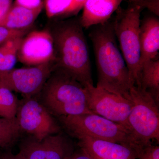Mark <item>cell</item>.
<instances>
[{
    "instance_id": "cell-1",
    "label": "cell",
    "mask_w": 159,
    "mask_h": 159,
    "mask_svg": "<svg viewBox=\"0 0 159 159\" xmlns=\"http://www.w3.org/2000/svg\"><path fill=\"white\" fill-rule=\"evenodd\" d=\"M89 36L93 47L98 72L96 87L130 100L129 90L134 84L117 44L113 22L108 20L94 26Z\"/></svg>"
},
{
    "instance_id": "cell-2",
    "label": "cell",
    "mask_w": 159,
    "mask_h": 159,
    "mask_svg": "<svg viewBox=\"0 0 159 159\" xmlns=\"http://www.w3.org/2000/svg\"><path fill=\"white\" fill-rule=\"evenodd\" d=\"M50 31L54 42V69L62 71L84 87L93 85L88 45L80 21L59 22Z\"/></svg>"
},
{
    "instance_id": "cell-3",
    "label": "cell",
    "mask_w": 159,
    "mask_h": 159,
    "mask_svg": "<svg viewBox=\"0 0 159 159\" xmlns=\"http://www.w3.org/2000/svg\"><path fill=\"white\" fill-rule=\"evenodd\" d=\"M37 96L57 117L93 114L89 108L85 87L62 71L54 69Z\"/></svg>"
},
{
    "instance_id": "cell-4",
    "label": "cell",
    "mask_w": 159,
    "mask_h": 159,
    "mask_svg": "<svg viewBox=\"0 0 159 159\" xmlns=\"http://www.w3.org/2000/svg\"><path fill=\"white\" fill-rule=\"evenodd\" d=\"M57 118L61 127L76 139L88 137L142 149L127 129L97 114L62 116Z\"/></svg>"
},
{
    "instance_id": "cell-5",
    "label": "cell",
    "mask_w": 159,
    "mask_h": 159,
    "mask_svg": "<svg viewBox=\"0 0 159 159\" xmlns=\"http://www.w3.org/2000/svg\"><path fill=\"white\" fill-rule=\"evenodd\" d=\"M132 107L129 129L138 145L143 148L159 141V104L147 91L134 85L129 90Z\"/></svg>"
},
{
    "instance_id": "cell-6",
    "label": "cell",
    "mask_w": 159,
    "mask_h": 159,
    "mask_svg": "<svg viewBox=\"0 0 159 159\" xmlns=\"http://www.w3.org/2000/svg\"><path fill=\"white\" fill-rule=\"evenodd\" d=\"M142 9L130 4L125 10L119 12L113 21L114 32L132 82L139 87L141 73L140 16Z\"/></svg>"
},
{
    "instance_id": "cell-7",
    "label": "cell",
    "mask_w": 159,
    "mask_h": 159,
    "mask_svg": "<svg viewBox=\"0 0 159 159\" xmlns=\"http://www.w3.org/2000/svg\"><path fill=\"white\" fill-rule=\"evenodd\" d=\"M16 117L22 131L39 141L61 132V126L52 114L34 97L19 101Z\"/></svg>"
},
{
    "instance_id": "cell-8",
    "label": "cell",
    "mask_w": 159,
    "mask_h": 159,
    "mask_svg": "<svg viewBox=\"0 0 159 159\" xmlns=\"http://www.w3.org/2000/svg\"><path fill=\"white\" fill-rule=\"evenodd\" d=\"M90 110L129 129L128 118L132 107L131 100L94 85L85 87Z\"/></svg>"
},
{
    "instance_id": "cell-9",
    "label": "cell",
    "mask_w": 159,
    "mask_h": 159,
    "mask_svg": "<svg viewBox=\"0 0 159 159\" xmlns=\"http://www.w3.org/2000/svg\"><path fill=\"white\" fill-rule=\"evenodd\" d=\"M54 62L32 67L14 69L0 76V86L24 95L37 96L54 70Z\"/></svg>"
},
{
    "instance_id": "cell-10",
    "label": "cell",
    "mask_w": 159,
    "mask_h": 159,
    "mask_svg": "<svg viewBox=\"0 0 159 159\" xmlns=\"http://www.w3.org/2000/svg\"><path fill=\"white\" fill-rule=\"evenodd\" d=\"M74 151L72 140L61 132L40 141L29 136L21 142L19 153L24 159H66Z\"/></svg>"
},
{
    "instance_id": "cell-11",
    "label": "cell",
    "mask_w": 159,
    "mask_h": 159,
    "mask_svg": "<svg viewBox=\"0 0 159 159\" xmlns=\"http://www.w3.org/2000/svg\"><path fill=\"white\" fill-rule=\"evenodd\" d=\"M17 59L28 66L54 62V42L50 31H33L23 37L18 51Z\"/></svg>"
},
{
    "instance_id": "cell-12",
    "label": "cell",
    "mask_w": 159,
    "mask_h": 159,
    "mask_svg": "<svg viewBox=\"0 0 159 159\" xmlns=\"http://www.w3.org/2000/svg\"><path fill=\"white\" fill-rule=\"evenodd\" d=\"M77 139L80 147L93 159H138L142 149L88 137Z\"/></svg>"
},
{
    "instance_id": "cell-13",
    "label": "cell",
    "mask_w": 159,
    "mask_h": 159,
    "mask_svg": "<svg viewBox=\"0 0 159 159\" xmlns=\"http://www.w3.org/2000/svg\"><path fill=\"white\" fill-rule=\"evenodd\" d=\"M123 0H87L80 20L83 28L88 29L108 21Z\"/></svg>"
},
{
    "instance_id": "cell-14",
    "label": "cell",
    "mask_w": 159,
    "mask_h": 159,
    "mask_svg": "<svg viewBox=\"0 0 159 159\" xmlns=\"http://www.w3.org/2000/svg\"><path fill=\"white\" fill-rule=\"evenodd\" d=\"M140 65L146 61L157 58L159 50V20L149 16L141 21Z\"/></svg>"
},
{
    "instance_id": "cell-15",
    "label": "cell",
    "mask_w": 159,
    "mask_h": 159,
    "mask_svg": "<svg viewBox=\"0 0 159 159\" xmlns=\"http://www.w3.org/2000/svg\"><path fill=\"white\" fill-rule=\"evenodd\" d=\"M43 8V4L35 9H28L15 3L5 16L0 26L14 30H25L33 25Z\"/></svg>"
},
{
    "instance_id": "cell-16",
    "label": "cell",
    "mask_w": 159,
    "mask_h": 159,
    "mask_svg": "<svg viewBox=\"0 0 159 159\" xmlns=\"http://www.w3.org/2000/svg\"><path fill=\"white\" fill-rule=\"evenodd\" d=\"M139 87L147 91L159 104V60L146 61L141 67Z\"/></svg>"
},
{
    "instance_id": "cell-17",
    "label": "cell",
    "mask_w": 159,
    "mask_h": 159,
    "mask_svg": "<svg viewBox=\"0 0 159 159\" xmlns=\"http://www.w3.org/2000/svg\"><path fill=\"white\" fill-rule=\"evenodd\" d=\"M22 131L16 117L0 118V147L11 146L20 138Z\"/></svg>"
},
{
    "instance_id": "cell-18",
    "label": "cell",
    "mask_w": 159,
    "mask_h": 159,
    "mask_svg": "<svg viewBox=\"0 0 159 159\" xmlns=\"http://www.w3.org/2000/svg\"><path fill=\"white\" fill-rule=\"evenodd\" d=\"M19 101L11 91L0 86V116L6 119L15 118Z\"/></svg>"
},
{
    "instance_id": "cell-19",
    "label": "cell",
    "mask_w": 159,
    "mask_h": 159,
    "mask_svg": "<svg viewBox=\"0 0 159 159\" xmlns=\"http://www.w3.org/2000/svg\"><path fill=\"white\" fill-rule=\"evenodd\" d=\"M22 37L15 39L13 43L0 62V76L13 69L17 59V53Z\"/></svg>"
},
{
    "instance_id": "cell-20",
    "label": "cell",
    "mask_w": 159,
    "mask_h": 159,
    "mask_svg": "<svg viewBox=\"0 0 159 159\" xmlns=\"http://www.w3.org/2000/svg\"><path fill=\"white\" fill-rule=\"evenodd\" d=\"M72 0H45L46 14L49 18L61 15Z\"/></svg>"
},
{
    "instance_id": "cell-21",
    "label": "cell",
    "mask_w": 159,
    "mask_h": 159,
    "mask_svg": "<svg viewBox=\"0 0 159 159\" xmlns=\"http://www.w3.org/2000/svg\"><path fill=\"white\" fill-rule=\"evenodd\" d=\"M28 29L14 30L0 26V45L9 40L24 37L28 32Z\"/></svg>"
},
{
    "instance_id": "cell-22",
    "label": "cell",
    "mask_w": 159,
    "mask_h": 159,
    "mask_svg": "<svg viewBox=\"0 0 159 159\" xmlns=\"http://www.w3.org/2000/svg\"><path fill=\"white\" fill-rule=\"evenodd\" d=\"M138 159H159V146L151 145L143 148Z\"/></svg>"
},
{
    "instance_id": "cell-23",
    "label": "cell",
    "mask_w": 159,
    "mask_h": 159,
    "mask_svg": "<svg viewBox=\"0 0 159 159\" xmlns=\"http://www.w3.org/2000/svg\"><path fill=\"white\" fill-rule=\"evenodd\" d=\"M87 0H72L70 6L61 15L70 16L77 14L82 9Z\"/></svg>"
},
{
    "instance_id": "cell-24",
    "label": "cell",
    "mask_w": 159,
    "mask_h": 159,
    "mask_svg": "<svg viewBox=\"0 0 159 159\" xmlns=\"http://www.w3.org/2000/svg\"><path fill=\"white\" fill-rule=\"evenodd\" d=\"M15 3L28 9H35L43 5L41 0H16Z\"/></svg>"
},
{
    "instance_id": "cell-25",
    "label": "cell",
    "mask_w": 159,
    "mask_h": 159,
    "mask_svg": "<svg viewBox=\"0 0 159 159\" xmlns=\"http://www.w3.org/2000/svg\"><path fill=\"white\" fill-rule=\"evenodd\" d=\"M12 0H0V20L7 14L12 6Z\"/></svg>"
},
{
    "instance_id": "cell-26",
    "label": "cell",
    "mask_w": 159,
    "mask_h": 159,
    "mask_svg": "<svg viewBox=\"0 0 159 159\" xmlns=\"http://www.w3.org/2000/svg\"><path fill=\"white\" fill-rule=\"evenodd\" d=\"M66 159H93L85 151L80 148L79 150L74 151Z\"/></svg>"
},
{
    "instance_id": "cell-27",
    "label": "cell",
    "mask_w": 159,
    "mask_h": 159,
    "mask_svg": "<svg viewBox=\"0 0 159 159\" xmlns=\"http://www.w3.org/2000/svg\"><path fill=\"white\" fill-rule=\"evenodd\" d=\"M147 5V9L159 16V0H145Z\"/></svg>"
},
{
    "instance_id": "cell-28",
    "label": "cell",
    "mask_w": 159,
    "mask_h": 159,
    "mask_svg": "<svg viewBox=\"0 0 159 159\" xmlns=\"http://www.w3.org/2000/svg\"><path fill=\"white\" fill-rule=\"evenodd\" d=\"M0 159H24L22 156L18 153L16 154L11 153L10 152L3 153L0 156Z\"/></svg>"
},
{
    "instance_id": "cell-29",
    "label": "cell",
    "mask_w": 159,
    "mask_h": 159,
    "mask_svg": "<svg viewBox=\"0 0 159 159\" xmlns=\"http://www.w3.org/2000/svg\"><path fill=\"white\" fill-rule=\"evenodd\" d=\"M130 4L140 6L142 9L147 8V5L145 0H129Z\"/></svg>"
}]
</instances>
